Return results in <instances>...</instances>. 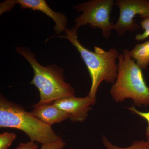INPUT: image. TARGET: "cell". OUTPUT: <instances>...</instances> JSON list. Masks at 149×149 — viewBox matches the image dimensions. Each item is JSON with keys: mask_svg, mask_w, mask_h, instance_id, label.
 <instances>
[{"mask_svg": "<svg viewBox=\"0 0 149 149\" xmlns=\"http://www.w3.org/2000/svg\"><path fill=\"white\" fill-rule=\"evenodd\" d=\"M115 5L119 10V16L113 29L119 36L127 32H134L139 28L134 19L137 15L149 18V0H116Z\"/></svg>", "mask_w": 149, "mask_h": 149, "instance_id": "cell-6", "label": "cell"}, {"mask_svg": "<svg viewBox=\"0 0 149 149\" xmlns=\"http://www.w3.org/2000/svg\"><path fill=\"white\" fill-rule=\"evenodd\" d=\"M65 36H61L69 40L80 54L87 67L91 79V86L88 95L96 99L99 86L103 81L114 83L116 80L118 65L116 60L119 52L116 48L106 51L95 46L94 51H91L80 44L77 37V30L72 27L65 29Z\"/></svg>", "mask_w": 149, "mask_h": 149, "instance_id": "cell-1", "label": "cell"}, {"mask_svg": "<svg viewBox=\"0 0 149 149\" xmlns=\"http://www.w3.org/2000/svg\"><path fill=\"white\" fill-rule=\"evenodd\" d=\"M16 135L15 133L5 132L0 134V149H8L14 140Z\"/></svg>", "mask_w": 149, "mask_h": 149, "instance_id": "cell-12", "label": "cell"}, {"mask_svg": "<svg viewBox=\"0 0 149 149\" xmlns=\"http://www.w3.org/2000/svg\"><path fill=\"white\" fill-rule=\"evenodd\" d=\"M38 148L35 142L30 141L26 143H21L15 149H37Z\"/></svg>", "mask_w": 149, "mask_h": 149, "instance_id": "cell-16", "label": "cell"}, {"mask_svg": "<svg viewBox=\"0 0 149 149\" xmlns=\"http://www.w3.org/2000/svg\"><path fill=\"white\" fill-rule=\"evenodd\" d=\"M18 4L22 9H30L42 12L52 18L55 23L54 27L56 34H60L66 28L67 19L63 14L54 11L45 0H6L0 4V14L10 11Z\"/></svg>", "mask_w": 149, "mask_h": 149, "instance_id": "cell-7", "label": "cell"}, {"mask_svg": "<svg viewBox=\"0 0 149 149\" xmlns=\"http://www.w3.org/2000/svg\"><path fill=\"white\" fill-rule=\"evenodd\" d=\"M104 146L107 149H149V143L147 141H135L127 148H120L111 143L105 136L102 139Z\"/></svg>", "mask_w": 149, "mask_h": 149, "instance_id": "cell-11", "label": "cell"}, {"mask_svg": "<svg viewBox=\"0 0 149 149\" xmlns=\"http://www.w3.org/2000/svg\"><path fill=\"white\" fill-rule=\"evenodd\" d=\"M17 51L27 60L34 70V77L30 84L35 85L40 92L39 103H52L61 99L75 96L74 88L65 80L62 68L56 65L43 66L27 48L18 47Z\"/></svg>", "mask_w": 149, "mask_h": 149, "instance_id": "cell-3", "label": "cell"}, {"mask_svg": "<svg viewBox=\"0 0 149 149\" xmlns=\"http://www.w3.org/2000/svg\"><path fill=\"white\" fill-rule=\"evenodd\" d=\"M65 146L66 143L61 139L54 143L42 145L40 149H63Z\"/></svg>", "mask_w": 149, "mask_h": 149, "instance_id": "cell-15", "label": "cell"}, {"mask_svg": "<svg viewBox=\"0 0 149 149\" xmlns=\"http://www.w3.org/2000/svg\"><path fill=\"white\" fill-rule=\"evenodd\" d=\"M128 109L133 112L134 113L138 115L140 117L143 118L146 120L148 124L146 129V137L147 141L149 143V111L142 112L136 109L133 105L128 108Z\"/></svg>", "mask_w": 149, "mask_h": 149, "instance_id": "cell-14", "label": "cell"}, {"mask_svg": "<svg viewBox=\"0 0 149 149\" xmlns=\"http://www.w3.org/2000/svg\"><path fill=\"white\" fill-rule=\"evenodd\" d=\"M131 58L142 70H146L149 65V40L137 44L129 51Z\"/></svg>", "mask_w": 149, "mask_h": 149, "instance_id": "cell-10", "label": "cell"}, {"mask_svg": "<svg viewBox=\"0 0 149 149\" xmlns=\"http://www.w3.org/2000/svg\"><path fill=\"white\" fill-rule=\"evenodd\" d=\"M140 24L144 31L142 34H137L135 36V39L138 41H143L149 37V18L144 19Z\"/></svg>", "mask_w": 149, "mask_h": 149, "instance_id": "cell-13", "label": "cell"}, {"mask_svg": "<svg viewBox=\"0 0 149 149\" xmlns=\"http://www.w3.org/2000/svg\"><path fill=\"white\" fill-rule=\"evenodd\" d=\"M118 60L117 77L110 90L112 98L118 103L132 99L136 106H149V86L142 69L131 58L127 49L123 50Z\"/></svg>", "mask_w": 149, "mask_h": 149, "instance_id": "cell-2", "label": "cell"}, {"mask_svg": "<svg viewBox=\"0 0 149 149\" xmlns=\"http://www.w3.org/2000/svg\"><path fill=\"white\" fill-rule=\"evenodd\" d=\"M31 112L42 122L50 126L69 119L66 113L56 106L53 103H38L33 106V109Z\"/></svg>", "mask_w": 149, "mask_h": 149, "instance_id": "cell-9", "label": "cell"}, {"mask_svg": "<svg viewBox=\"0 0 149 149\" xmlns=\"http://www.w3.org/2000/svg\"><path fill=\"white\" fill-rule=\"evenodd\" d=\"M96 99L87 95L83 98L69 97L54 102L56 106L68 114L72 122H82L85 121L88 113L92 109V106L95 104Z\"/></svg>", "mask_w": 149, "mask_h": 149, "instance_id": "cell-8", "label": "cell"}, {"mask_svg": "<svg viewBox=\"0 0 149 149\" xmlns=\"http://www.w3.org/2000/svg\"><path fill=\"white\" fill-rule=\"evenodd\" d=\"M0 128H12L23 131L30 141L42 145L61 139L52 126L47 125L26 111L22 107L8 101L2 95L0 97Z\"/></svg>", "mask_w": 149, "mask_h": 149, "instance_id": "cell-4", "label": "cell"}, {"mask_svg": "<svg viewBox=\"0 0 149 149\" xmlns=\"http://www.w3.org/2000/svg\"><path fill=\"white\" fill-rule=\"evenodd\" d=\"M114 5L113 0H91L74 6L75 10L82 13L74 20V28L77 30L88 24L92 28L101 29L104 38L108 39L114 26L110 14Z\"/></svg>", "mask_w": 149, "mask_h": 149, "instance_id": "cell-5", "label": "cell"}]
</instances>
